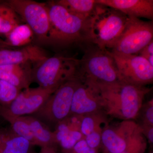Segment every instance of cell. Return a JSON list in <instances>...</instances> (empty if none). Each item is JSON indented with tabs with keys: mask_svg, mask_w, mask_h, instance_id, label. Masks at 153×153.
<instances>
[{
	"mask_svg": "<svg viewBox=\"0 0 153 153\" xmlns=\"http://www.w3.org/2000/svg\"><path fill=\"white\" fill-rule=\"evenodd\" d=\"M143 113V126H153V104L152 99L145 107Z\"/></svg>",
	"mask_w": 153,
	"mask_h": 153,
	"instance_id": "cell-27",
	"label": "cell"
},
{
	"mask_svg": "<svg viewBox=\"0 0 153 153\" xmlns=\"http://www.w3.org/2000/svg\"><path fill=\"white\" fill-rule=\"evenodd\" d=\"M110 52L117 66L120 81L141 86L152 83L153 66L144 58Z\"/></svg>",
	"mask_w": 153,
	"mask_h": 153,
	"instance_id": "cell-10",
	"label": "cell"
},
{
	"mask_svg": "<svg viewBox=\"0 0 153 153\" xmlns=\"http://www.w3.org/2000/svg\"><path fill=\"white\" fill-rule=\"evenodd\" d=\"M102 129H97L85 137V141L88 146L95 149L99 146L101 142V134Z\"/></svg>",
	"mask_w": 153,
	"mask_h": 153,
	"instance_id": "cell-25",
	"label": "cell"
},
{
	"mask_svg": "<svg viewBox=\"0 0 153 153\" xmlns=\"http://www.w3.org/2000/svg\"><path fill=\"white\" fill-rule=\"evenodd\" d=\"M4 3L13 9L31 28L38 41L47 43L50 21L46 3L31 0H9Z\"/></svg>",
	"mask_w": 153,
	"mask_h": 153,
	"instance_id": "cell-9",
	"label": "cell"
},
{
	"mask_svg": "<svg viewBox=\"0 0 153 153\" xmlns=\"http://www.w3.org/2000/svg\"><path fill=\"white\" fill-rule=\"evenodd\" d=\"M38 153H59L57 152V146H51L41 147Z\"/></svg>",
	"mask_w": 153,
	"mask_h": 153,
	"instance_id": "cell-30",
	"label": "cell"
},
{
	"mask_svg": "<svg viewBox=\"0 0 153 153\" xmlns=\"http://www.w3.org/2000/svg\"><path fill=\"white\" fill-rule=\"evenodd\" d=\"M31 64L7 65L0 66V79L22 90L30 87L32 81Z\"/></svg>",
	"mask_w": 153,
	"mask_h": 153,
	"instance_id": "cell-16",
	"label": "cell"
},
{
	"mask_svg": "<svg viewBox=\"0 0 153 153\" xmlns=\"http://www.w3.org/2000/svg\"><path fill=\"white\" fill-rule=\"evenodd\" d=\"M34 146L11 128L0 130V153H36Z\"/></svg>",
	"mask_w": 153,
	"mask_h": 153,
	"instance_id": "cell-17",
	"label": "cell"
},
{
	"mask_svg": "<svg viewBox=\"0 0 153 153\" xmlns=\"http://www.w3.org/2000/svg\"><path fill=\"white\" fill-rule=\"evenodd\" d=\"M2 42H1V41H0V47H1V44Z\"/></svg>",
	"mask_w": 153,
	"mask_h": 153,
	"instance_id": "cell-31",
	"label": "cell"
},
{
	"mask_svg": "<svg viewBox=\"0 0 153 153\" xmlns=\"http://www.w3.org/2000/svg\"><path fill=\"white\" fill-rule=\"evenodd\" d=\"M79 59L78 76L97 84H111L120 81L115 61L110 52L93 44L84 49Z\"/></svg>",
	"mask_w": 153,
	"mask_h": 153,
	"instance_id": "cell-3",
	"label": "cell"
},
{
	"mask_svg": "<svg viewBox=\"0 0 153 153\" xmlns=\"http://www.w3.org/2000/svg\"><path fill=\"white\" fill-rule=\"evenodd\" d=\"M21 91L18 88L0 79V106H8Z\"/></svg>",
	"mask_w": 153,
	"mask_h": 153,
	"instance_id": "cell-24",
	"label": "cell"
},
{
	"mask_svg": "<svg viewBox=\"0 0 153 153\" xmlns=\"http://www.w3.org/2000/svg\"><path fill=\"white\" fill-rule=\"evenodd\" d=\"M79 59L55 55L48 57L35 65L32 70V81L39 86L58 88L66 81L78 76Z\"/></svg>",
	"mask_w": 153,
	"mask_h": 153,
	"instance_id": "cell-5",
	"label": "cell"
},
{
	"mask_svg": "<svg viewBox=\"0 0 153 153\" xmlns=\"http://www.w3.org/2000/svg\"><path fill=\"white\" fill-rule=\"evenodd\" d=\"M104 118L100 112L82 116L80 131L84 138L96 130L101 128L100 125L104 122Z\"/></svg>",
	"mask_w": 153,
	"mask_h": 153,
	"instance_id": "cell-23",
	"label": "cell"
},
{
	"mask_svg": "<svg viewBox=\"0 0 153 153\" xmlns=\"http://www.w3.org/2000/svg\"><path fill=\"white\" fill-rule=\"evenodd\" d=\"M34 33L27 24H21L6 35L7 41L2 42V46L22 47L31 44Z\"/></svg>",
	"mask_w": 153,
	"mask_h": 153,
	"instance_id": "cell-19",
	"label": "cell"
},
{
	"mask_svg": "<svg viewBox=\"0 0 153 153\" xmlns=\"http://www.w3.org/2000/svg\"><path fill=\"white\" fill-rule=\"evenodd\" d=\"M46 4L50 21L47 43L60 48L79 46L83 49L92 44L90 18L71 13L56 1Z\"/></svg>",
	"mask_w": 153,
	"mask_h": 153,
	"instance_id": "cell-1",
	"label": "cell"
},
{
	"mask_svg": "<svg viewBox=\"0 0 153 153\" xmlns=\"http://www.w3.org/2000/svg\"><path fill=\"white\" fill-rule=\"evenodd\" d=\"M82 117L69 116L55 126L53 131L55 142L64 153L70 150L79 140L84 139L80 131Z\"/></svg>",
	"mask_w": 153,
	"mask_h": 153,
	"instance_id": "cell-14",
	"label": "cell"
},
{
	"mask_svg": "<svg viewBox=\"0 0 153 153\" xmlns=\"http://www.w3.org/2000/svg\"><path fill=\"white\" fill-rule=\"evenodd\" d=\"M142 128L143 134L147 138L149 141L153 143V127L150 126H143L141 127Z\"/></svg>",
	"mask_w": 153,
	"mask_h": 153,
	"instance_id": "cell-29",
	"label": "cell"
},
{
	"mask_svg": "<svg viewBox=\"0 0 153 153\" xmlns=\"http://www.w3.org/2000/svg\"><path fill=\"white\" fill-rule=\"evenodd\" d=\"M56 2L71 13L85 19L90 18L97 5L95 0H59Z\"/></svg>",
	"mask_w": 153,
	"mask_h": 153,
	"instance_id": "cell-20",
	"label": "cell"
},
{
	"mask_svg": "<svg viewBox=\"0 0 153 153\" xmlns=\"http://www.w3.org/2000/svg\"><path fill=\"white\" fill-rule=\"evenodd\" d=\"M80 81V78L76 76L60 85L43 106L32 116L49 128L50 126L55 127L70 115L73 94Z\"/></svg>",
	"mask_w": 153,
	"mask_h": 153,
	"instance_id": "cell-6",
	"label": "cell"
},
{
	"mask_svg": "<svg viewBox=\"0 0 153 153\" xmlns=\"http://www.w3.org/2000/svg\"><path fill=\"white\" fill-rule=\"evenodd\" d=\"M100 4L115 9L128 17L145 18L152 21L153 0H95Z\"/></svg>",
	"mask_w": 153,
	"mask_h": 153,
	"instance_id": "cell-15",
	"label": "cell"
},
{
	"mask_svg": "<svg viewBox=\"0 0 153 153\" xmlns=\"http://www.w3.org/2000/svg\"><path fill=\"white\" fill-rule=\"evenodd\" d=\"M128 153L124 152V153Z\"/></svg>",
	"mask_w": 153,
	"mask_h": 153,
	"instance_id": "cell-32",
	"label": "cell"
},
{
	"mask_svg": "<svg viewBox=\"0 0 153 153\" xmlns=\"http://www.w3.org/2000/svg\"><path fill=\"white\" fill-rule=\"evenodd\" d=\"M95 84L99 89L107 114L124 120L137 117L145 95L152 89L122 81L108 85Z\"/></svg>",
	"mask_w": 153,
	"mask_h": 153,
	"instance_id": "cell-2",
	"label": "cell"
},
{
	"mask_svg": "<svg viewBox=\"0 0 153 153\" xmlns=\"http://www.w3.org/2000/svg\"><path fill=\"white\" fill-rule=\"evenodd\" d=\"M22 21L10 7L4 3L0 4V34L6 36L9 34L17 26L22 24Z\"/></svg>",
	"mask_w": 153,
	"mask_h": 153,
	"instance_id": "cell-21",
	"label": "cell"
},
{
	"mask_svg": "<svg viewBox=\"0 0 153 153\" xmlns=\"http://www.w3.org/2000/svg\"><path fill=\"white\" fill-rule=\"evenodd\" d=\"M103 108L101 94L95 83L80 79L74 90L69 116H84Z\"/></svg>",
	"mask_w": 153,
	"mask_h": 153,
	"instance_id": "cell-12",
	"label": "cell"
},
{
	"mask_svg": "<svg viewBox=\"0 0 153 153\" xmlns=\"http://www.w3.org/2000/svg\"><path fill=\"white\" fill-rule=\"evenodd\" d=\"M137 55L144 58L153 66V41L141 50Z\"/></svg>",
	"mask_w": 153,
	"mask_h": 153,
	"instance_id": "cell-28",
	"label": "cell"
},
{
	"mask_svg": "<svg viewBox=\"0 0 153 153\" xmlns=\"http://www.w3.org/2000/svg\"><path fill=\"white\" fill-rule=\"evenodd\" d=\"M142 128L135 123L124 120L114 128L107 126L102 130L101 142L110 153L127 152L129 149L145 144Z\"/></svg>",
	"mask_w": 153,
	"mask_h": 153,
	"instance_id": "cell-8",
	"label": "cell"
},
{
	"mask_svg": "<svg viewBox=\"0 0 153 153\" xmlns=\"http://www.w3.org/2000/svg\"><path fill=\"white\" fill-rule=\"evenodd\" d=\"M2 117L10 123L11 129L15 134L27 140L33 146H36V140L30 126L23 116H3Z\"/></svg>",
	"mask_w": 153,
	"mask_h": 153,
	"instance_id": "cell-22",
	"label": "cell"
},
{
	"mask_svg": "<svg viewBox=\"0 0 153 153\" xmlns=\"http://www.w3.org/2000/svg\"><path fill=\"white\" fill-rule=\"evenodd\" d=\"M152 21H144L128 17L122 33L112 46L111 52L127 55H138L153 41Z\"/></svg>",
	"mask_w": 153,
	"mask_h": 153,
	"instance_id": "cell-7",
	"label": "cell"
},
{
	"mask_svg": "<svg viewBox=\"0 0 153 153\" xmlns=\"http://www.w3.org/2000/svg\"><path fill=\"white\" fill-rule=\"evenodd\" d=\"M48 57L44 49L34 44L14 49L0 47V66L13 64L36 65Z\"/></svg>",
	"mask_w": 153,
	"mask_h": 153,
	"instance_id": "cell-13",
	"label": "cell"
},
{
	"mask_svg": "<svg viewBox=\"0 0 153 153\" xmlns=\"http://www.w3.org/2000/svg\"><path fill=\"white\" fill-rule=\"evenodd\" d=\"M57 89L39 86L24 89L8 106H0V115L11 117L32 115L43 106Z\"/></svg>",
	"mask_w": 153,
	"mask_h": 153,
	"instance_id": "cell-11",
	"label": "cell"
},
{
	"mask_svg": "<svg viewBox=\"0 0 153 153\" xmlns=\"http://www.w3.org/2000/svg\"><path fill=\"white\" fill-rule=\"evenodd\" d=\"M27 122L36 140V146L43 147L55 146L54 133L47 125L32 115L23 116Z\"/></svg>",
	"mask_w": 153,
	"mask_h": 153,
	"instance_id": "cell-18",
	"label": "cell"
},
{
	"mask_svg": "<svg viewBox=\"0 0 153 153\" xmlns=\"http://www.w3.org/2000/svg\"><path fill=\"white\" fill-rule=\"evenodd\" d=\"M128 18L117 10L97 4L89 18L92 44L110 50L122 33Z\"/></svg>",
	"mask_w": 153,
	"mask_h": 153,
	"instance_id": "cell-4",
	"label": "cell"
},
{
	"mask_svg": "<svg viewBox=\"0 0 153 153\" xmlns=\"http://www.w3.org/2000/svg\"><path fill=\"white\" fill-rule=\"evenodd\" d=\"M65 153H96L95 149L88 146L85 139L79 140L70 150Z\"/></svg>",
	"mask_w": 153,
	"mask_h": 153,
	"instance_id": "cell-26",
	"label": "cell"
}]
</instances>
